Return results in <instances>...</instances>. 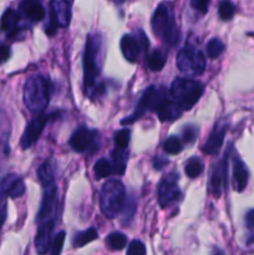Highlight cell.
<instances>
[{
	"label": "cell",
	"instance_id": "cell-18",
	"mask_svg": "<svg viewBox=\"0 0 254 255\" xmlns=\"http://www.w3.org/2000/svg\"><path fill=\"white\" fill-rule=\"evenodd\" d=\"M120 49L122 55L128 62H136L138 59V55L141 52V46L138 44L136 35L126 34L122 36L120 41Z\"/></svg>",
	"mask_w": 254,
	"mask_h": 255
},
{
	"label": "cell",
	"instance_id": "cell-43",
	"mask_svg": "<svg viewBox=\"0 0 254 255\" xmlns=\"http://www.w3.org/2000/svg\"><path fill=\"white\" fill-rule=\"evenodd\" d=\"M114 1H116V2H119V4H121V2L125 1V0H114Z\"/></svg>",
	"mask_w": 254,
	"mask_h": 255
},
{
	"label": "cell",
	"instance_id": "cell-39",
	"mask_svg": "<svg viewBox=\"0 0 254 255\" xmlns=\"http://www.w3.org/2000/svg\"><path fill=\"white\" fill-rule=\"evenodd\" d=\"M6 216H7L6 199H1V201H0V229L2 228L5 221H6Z\"/></svg>",
	"mask_w": 254,
	"mask_h": 255
},
{
	"label": "cell",
	"instance_id": "cell-4",
	"mask_svg": "<svg viewBox=\"0 0 254 255\" xmlns=\"http://www.w3.org/2000/svg\"><path fill=\"white\" fill-rule=\"evenodd\" d=\"M126 201L125 186L119 179H110L100 192V209L106 218L114 219L120 214Z\"/></svg>",
	"mask_w": 254,
	"mask_h": 255
},
{
	"label": "cell",
	"instance_id": "cell-29",
	"mask_svg": "<svg viewBox=\"0 0 254 255\" xmlns=\"http://www.w3.org/2000/svg\"><path fill=\"white\" fill-rule=\"evenodd\" d=\"M218 14L223 21H229L236 14V5L231 0H221L218 5Z\"/></svg>",
	"mask_w": 254,
	"mask_h": 255
},
{
	"label": "cell",
	"instance_id": "cell-38",
	"mask_svg": "<svg viewBox=\"0 0 254 255\" xmlns=\"http://www.w3.org/2000/svg\"><path fill=\"white\" fill-rule=\"evenodd\" d=\"M10 55H11V50H10L9 45L0 42V64H4L5 61H7Z\"/></svg>",
	"mask_w": 254,
	"mask_h": 255
},
{
	"label": "cell",
	"instance_id": "cell-28",
	"mask_svg": "<svg viewBox=\"0 0 254 255\" xmlns=\"http://www.w3.org/2000/svg\"><path fill=\"white\" fill-rule=\"evenodd\" d=\"M203 171V163L198 157H191L184 166V172L189 178H197Z\"/></svg>",
	"mask_w": 254,
	"mask_h": 255
},
{
	"label": "cell",
	"instance_id": "cell-35",
	"mask_svg": "<svg viewBox=\"0 0 254 255\" xmlns=\"http://www.w3.org/2000/svg\"><path fill=\"white\" fill-rule=\"evenodd\" d=\"M64 242H65V232H60L57 233V236L55 237L54 243H52L51 248H50V255H60L61 254L62 247H64Z\"/></svg>",
	"mask_w": 254,
	"mask_h": 255
},
{
	"label": "cell",
	"instance_id": "cell-23",
	"mask_svg": "<svg viewBox=\"0 0 254 255\" xmlns=\"http://www.w3.org/2000/svg\"><path fill=\"white\" fill-rule=\"evenodd\" d=\"M112 157V167H114V172L117 174H124L125 169L127 166V158H128V153L127 149L115 148L111 153Z\"/></svg>",
	"mask_w": 254,
	"mask_h": 255
},
{
	"label": "cell",
	"instance_id": "cell-7",
	"mask_svg": "<svg viewBox=\"0 0 254 255\" xmlns=\"http://www.w3.org/2000/svg\"><path fill=\"white\" fill-rule=\"evenodd\" d=\"M177 67L187 76H199L206 70V57L196 46L187 44L177 55Z\"/></svg>",
	"mask_w": 254,
	"mask_h": 255
},
{
	"label": "cell",
	"instance_id": "cell-9",
	"mask_svg": "<svg viewBox=\"0 0 254 255\" xmlns=\"http://www.w3.org/2000/svg\"><path fill=\"white\" fill-rule=\"evenodd\" d=\"M179 174L176 172L166 174L162 177L157 188V194H158V203L162 208L171 206L174 202L179 201L182 197L181 189L178 186Z\"/></svg>",
	"mask_w": 254,
	"mask_h": 255
},
{
	"label": "cell",
	"instance_id": "cell-6",
	"mask_svg": "<svg viewBox=\"0 0 254 255\" xmlns=\"http://www.w3.org/2000/svg\"><path fill=\"white\" fill-rule=\"evenodd\" d=\"M167 99V92L163 87L149 86L142 94L138 105L133 114L128 117H125L121 121L122 125H131L141 119L146 112H157L162 102Z\"/></svg>",
	"mask_w": 254,
	"mask_h": 255
},
{
	"label": "cell",
	"instance_id": "cell-12",
	"mask_svg": "<svg viewBox=\"0 0 254 255\" xmlns=\"http://www.w3.org/2000/svg\"><path fill=\"white\" fill-rule=\"evenodd\" d=\"M57 208V188L55 184L47 187L44 191V196H42L41 204H40V209L37 212L36 221L40 223L44 222L52 221V214L55 213Z\"/></svg>",
	"mask_w": 254,
	"mask_h": 255
},
{
	"label": "cell",
	"instance_id": "cell-20",
	"mask_svg": "<svg viewBox=\"0 0 254 255\" xmlns=\"http://www.w3.org/2000/svg\"><path fill=\"white\" fill-rule=\"evenodd\" d=\"M55 168H56V163H55L54 159L47 158L37 169V178H39V182L44 188H47V187L54 184Z\"/></svg>",
	"mask_w": 254,
	"mask_h": 255
},
{
	"label": "cell",
	"instance_id": "cell-36",
	"mask_svg": "<svg viewBox=\"0 0 254 255\" xmlns=\"http://www.w3.org/2000/svg\"><path fill=\"white\" fill-rule=\"evenodd\" d=\"M211 0H191V6L201 14H207Z\"/></svg>",
	"mask_w": 254,
	"mask_h": 255
},
{
	"label": "cell",
	"instance_id": "cell-8",
	"mask_svg": "<svg viewBox=\"0 0 254 255\" xmlns=\"http://www.w3.org/2000/svg\"><path fill=\"white\" fill-rule=\"evenodd\" d=\"M69 144L75 152L79 153H92L100 146V133L96 129L81 126L71 134Z\"/></svg>",
	"mask_w": 254,
	"mask_h": 255
},
{
	"label": "cell",
	"instance_id": "cell-27",
	"mask_svg": "<svg viewBox=\"0 0 254 255\" xmlns=\"http://www.w3.org/2000/svg\"><path fill=\"white\" fill-rule=\"evenodd\" d=\"M226 45L218 37H212L208 42H207V55L209 59H217L221 56L224 52Z\"/></svg>",
	"mask_w": 254,
	"mask_h": 255
},
{
	"label": "cell",
	"instance_id": "cell-19",
	"mask_svg": "<svg viewBox=\"0 0 254 255\" xmlns=\"http://www.w3.org/2000/svg\"><path fill=\"white\" fill-rule=\"evenodd\" d=\"M182 114H183L182 107L172 99L164 100L161 104V106L158 107V110H157L158 119L161 120L162 122L174 121V120H177L178 117H181Z\"/></svg>",
	"mask_w": 254,
	"mask_h": 255
},
{
	"label": "cell",
	"instance_id": "cell-31",
	"mask_svg": "<svg viewBox=\"0 0 254 255\" xmlns=\"http://www.w3.org/2000/svg\"><path fill=\"white\" fill-rule=\"evenodd\" d=\"M129 139H131V131H129V128L120 129L114 136V142L116 148L127 149L129 144Z\"/></svg>",
	"mask_w": 254,
	"mask_h": 255
},
{
	"label": "cell",
	"instance_id": "cell-42",
	"mask_svg": "<svg viewBox=\"0 0 254 255\" xmlns=\"http://www.w3.org/2000/svg\"><path fill=\"white\" fill-rule=\"evenodd\" d=\"M211 255H226V254H224V252L222 251L221 248H218V247H214V248L212 249Z\"/></svg>",
	"mask_w": 254,
	"mask_h": 255
},
{
	"label": "cell",
	"instance_id": "cell-10",
	"mask_svg": "<svg viewBox=\"0 0 254 255\" xmlns=\"http://www.w3.org/2000/svg\"><path fill=\"white\" fill-rule=\"evenodd\" d=\"M232 144H229V148L227 149L222 161H219L213 167V171L211 174V181H209V191L213 194V197L219 198L228 184V158L232 152Z\"/></svg>",
	"mask_w": 254,
	"mask_h": 255
},
{
	"label": "cell",
	"instance_id": "cell-32",
	"mask_svg": "<svg viewBox=\"0 0 254 255\" xmlns=\"http://www.w3.org/2000/svg\"><path fill=\"white\" fill-rule=\"evenodd\" d=\"M198 126H196V125H187V126L182 128V138H183L182 141H183V143L192 144L196 141L197 137H198Z\"/></svg>",
	"mask_w": 254,
	"mask_h": 255
},
{
	"label": "cell",
	"instance_id": "cell-13",
	"mask_svg": "<svg viewBox=\"0 0 254 255\" xmlns=\"http://www.w3.org/2000/svg\"><path fill=\"white\" fill-rule=\"evenodd\" d=\"M227 129H228V125H227L226 121H219L218 124H216V126L212 129L211 134H209L208 139H207V142L202 147L204 153L211 154V156L218 153L224 142Z\"/></svg>",
	"mask_w": 254,
	"mask_h": 255
},
{
	"label": "cell",
	"instance_id": "cell-3",
	"mask_svg": "<svg viewBox=\"0 0 254 255\" xmlns=\"http://www.w3.org/2000/svg\"><path fill=\"white\" fill-rule=\"evenodd\" d=\"M50 91H51V85L49 80L41 75L30 76L25 81L22 89V100L26 109L31 114H44L50 102Z\"/></svg>",
	"mask_w": 254,
	"mask_h": 255
},
{
	"label": "cell",
	"instance_id": "cell-1",
	"mask_svg": "<svg viewBox=\"0 0 254 255\" xmlns=\"http://www.w3.org/2000/svg\"><path fill=\"white\" fill-rule=\"evenodd\" d=\"M104 64V40L101 34L94 32L86 37L84 51V87L90 99L105 94V86L99 82Z\"/></svg>",
	"mask_w": 254,
	"mask_h": 255
},
{
	"label": "cell",
	"instance_id": "cell-41",
	"mask_svg": "<svg viewBox=\"0 0 254 255\" xmlns=\"http://www.w3.org/2000/svg\"><path fill=\"white\" fill-rule=\"evenodd\" d=\"M246 226L248 229H254V209H249L246 214Z\"/></svg>",
	"mask_w": 254,
	"mask_h": 255
},
{
	"label": "cell",
	"instance_id": "cell-40",
	"mask_svg": "<svg viewBox=\"0 0 254 255\" xmlns=\"http://www.w3.org/2000/svg\"><path fill=\"white\" fill-rule=\"evenodd\" d=\"M152 164H153L154 169H158L159 171V169H162L163 167H166L168 164V159L162 156H156L152 159Z\"/></svg>",
	"mask_w": 254,
	"mask_h": 255
},
{
	"label": "cell",
	"instance_id": "cell-37",
	"mask_svg": "<svg viewBox=\"0 0 254 255\" xmlns=\"http://www.w3.org/2000/svg\"><path fill=\"white\" fill-rule=\"evenodd\" d=\"M136 37H137V40H138L139 46H141V51L144 52V54H147V52H148V49H149V41H148V39H147V36H146V34H144L143 30L142 29L137 30Z\"/></svg>",
	"mask_w": 254,
	"mask_h": 255
},
{
	"label": "cell",
	"instance_id": "cell-30",
	"mask_svg": "<svg viewBox=\"0 0 254 255\" xmlns=\"http://www.w3.org/2000/svg\"><path fill=\"white\" fill-rule=\"evenodd\" d=\"M163 149L168 154H178L183 149V141L177 136H169L163 142Z\"/></svg>",
	"mask_w": 254,
	"mask_h": 255
},
{
	"label": "cell",
	"instance_id": "cell-33",
	"mask_svg": "<svg viewBox=\"0 0 254 255\" xmlns=\"http://www.w3.org/2000/svg\"><path fill=\"white\" fill-rule=\"evenodd\" d=\"M24 193H25V183L24 181L17 176L16 178L14 179V182L11 183V186H10L9 192H7V197L15 199L21 197Z\"/></svg>",
	"mask_w": 254,
	"mask_h": 255
},
{
	"label": "cell",
	"instance_id": "cell-21",
	"mask_svg": "<svg viewBox=\"0 0 254 255\" xmlns=\"http://www.w3.org/2000/svg\"><path fill=\"white\" fill-rule=\"evenodd\" d=\"M147 66L151 71H161L167 61V52L162 49H156L146 56Z\"/></svg>",
	"mask_w": 254,
	"mask_h": 255
},
{
	"label": "cell",
	"instance_id": "cell-26",
	"mask_svg": "<svg viewBox=\"0 0 254 255\" xmlns=\"http://www.w3.org/2000/svg\"><path fill=\"white\" fill-rule=\"evenodd\" d=\"M94 172L97 179L107 178V177H110L112 173H114V167H112V163L109 161V159L100 158L99 161L95 163Z\"/></svg>",
	"mask_w": 254,
	"mask_h": 255
},
{
	"label": "cell",
	"instance_id": "cell-5",
	"mask_svg": "<svg viewBox=\"0 0 254 255\" xmlns=\"http://www.w3.org/2000/svg\"><path fill=\"white\" fill-rule=\"evenodd\" d=\"M203 92L204 86L202 82L192 79H182V77H177L172 82L171 89H169V95H171L172 100L176 101L183 111L193 109Z\"/></svg>",
	"mask_w": 254,
	"mask_h": 255
},
{
	"label": "cell",
	"instance_id": "cell-2",
	"mask_svg": "<svg viewBox=\"0 0 254 255\" xmlns=\"http://www.w3.org/2000/svg\"><path fill=\"white\" fill-rule=\"evenodd\" d=\"M151 27L153 34L167 46H176L181 37L171 4L161 2L153 11L151 17Z\"/></svg>",
	"mask_w": 254,
	"mask_h": 255
},
{
	"label": "cell",
	"instance_id": "cell-25",
	"mask_svg": "<svg viewBox=\"0 0 254 255\" xmlns=\"http://www.w3.org/2000/svg\"><path fill=\"white\" fill-rule=\"evenodd\" d=\"M136 199H134L133 196L127 197L126 201H125L124 208H122V224L126 226V224L131 223V221L133 219L134 213H136Z\"/></svg>",
	"mask_w": 254,
	"mask_h": 255
},
{
	"label": "cell",
	"instance_id": "cell-34",
	"mask_svg": "<svg viewBox=\"0 0 254 255\" xmlns=\"http://www.w3.org/2000/svg\"><path fill=\"white\" fill-rule=\"evenodd\" d=\"M147 251L144 244L142 243L141 241H132L131 243L128 244V248H127V253L126 255H146Z\"/></svg>",
	"mask_w": 254,
	"mask_h": 255
},
{
	"label": "cell",
	"instance_id": "cell-22",
	"mask_svg": "<svg viewBox=\"0 0 254 255\" xmlns=\"http://www.w3.org/2000/svg\"><path fill=\"white\" fill-rule=\"evenodd\" d=\"M99 238V233L95 228H87L85 231L77 232L72 237V247L74 248H82V247L87 246L91 242L96 241Z\"/></svg>",
	"mask_w": 254,
	"mask_h": 255
},
{
	"label": "cell",
	"instance_id": "cell-11",
	"mask_svg": "<svg viewBox=\"0 0 254 255\" xmlns=\"http://www.w3.org/2000/svg\"><path fill=\"white\" fill-rule=\"evenodd\" d=\"M50 116L46 114L36 115L31 121L27 124L26 128H25L24 133H22L21 139H20V146L22 149H27L39 139L40 134L44 131L45 125L49 121Z\"/></svg>",
	"mask_w": 254,
	"mask_h": 255
},
{
	"label": "cell",
	"instance_id": "cell-14",
	"mask_svg": "<svg viewBox=\"0 0 254 255\" xmlns=\"http://www.w3.org/2000/svg\"><path fill=\"white\" fill-rule=\"evenodd\" d=\"M51 21L67 27L71 21V0H51Z\"/></svg>",
	"mask_w": 254,
	"mask_h": 255
},
{
	"label": "cell",
	"instance_id": "cell-15",
	"mask_svg": "<svg viewBox=\"0 0 254 255\" xmlns=\"http://www.w3.org/2000/svg\"><path fill=\"white\" fill-rule=\"evenodd\" d=\"M54 229V221H47L39 224L35 237V251L37 255H45L51 248V234Z\"/></svg>",
	"mask_w": 254,
	"mask_h": 255
},
{
	"label": "cell",
	"instance_id": "cell-24",
	"mask_svg": "<svg viewBox=\"0 0 254 255\" xmlns=\"http://www.w3.org/2000/svg\"><path fill=\"white\" fill-rule=\"evenodd\" d=\"M106 244L111 251H122L127 246V237L121 232H112L106 237Z\"/></svg>",
	"mask_w": 254,
	"mask_h": 255
},
{
	"label": "cell",
	"instance_id": "cell-16",
	"mask_svg": "<svg viewBox=\"0 0 254 255\" xmlns=\"http://www.w3.org/2000/svg\"><path fill=\"white\" fill-rule=\"evenodd\" d=\"M233 186L237 192H243L247 188L249 179V171L246 163L237 153L233 154Z\"/></svg>",
	"mask_w": 254,
	"mask_h": 255
},
{
	"label": "cell",
	"instance_id": "cell-17",
	"mask_svg": "<svg viewBox=\"0 0 254 255\" xmlns=\"http://www.w3.org/2000/svg\"><path fill=\"white\" fill-rule=\"evenodd\" d=\"M20 14L16 10L7 7L1 15L0 19V31L1 34L6 35L7 37H12L19 31Z\"/></svg>",
	"mask_w": 254,
	"mask_h": 255
}]
</instances>
